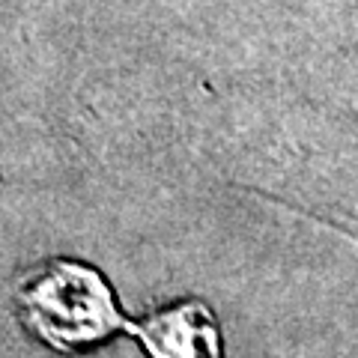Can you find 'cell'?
Masks as SVG:
<instances>
[{"mask_svg": "<svg viewBox=\"0 0 358 358\" xmlns=\"http://www.w3.org/2000/svg\"><path fill=\"white\" fill-rule=\"evenodd\" d=\"M129 334L141 341L150 358H221V334L206 301L185 299L131 322Z\"/></svg>", "mask_w": 358, "mask_h": 358, "instance_id": "7a4b0ae2", "label": "cell"}, {"mask_svg": "<svg viewBox=\"0 0 358 358\" xmlns=\"http://www.w3.org/2000/svg\"><path fill=\"white\" fill-rule=\"evenodd\" d=\"M27 329L57 352H78L131 329L99 268L75 260L39 266L18 289Z\"/></svg>", "mask_w": 358, "mask_h": 358, "instance_id": "6da1fadb", "label": "cell"}]
</instances>
